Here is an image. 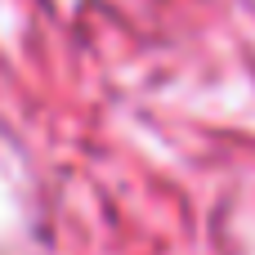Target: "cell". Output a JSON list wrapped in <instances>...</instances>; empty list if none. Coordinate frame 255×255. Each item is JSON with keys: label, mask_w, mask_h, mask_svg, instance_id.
I'll return each mask as SVG.
<instances>
[]
</instances>
